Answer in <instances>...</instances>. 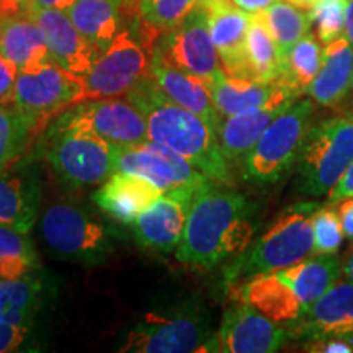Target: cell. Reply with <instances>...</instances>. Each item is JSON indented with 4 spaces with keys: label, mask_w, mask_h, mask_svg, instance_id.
I'll use <instances>...</instances> for the list:
<instances>
[{
    "label": "cell",
    "mask_w": 353,
    "mask_h": 353,
    "mask_svg": "<svg viewBox=\"0 0 353 353\" xmlns=\"http://www.w3.org/2000/svg\"><path fill=\"white\" fill-rule=\"evenodd\" d=\"M254 231L247 198L210 179L190 206L176 260L192 267H216L244 254Z\"/></svg>",
    "instance_id": "6da1fadb"
},
{
    "label": "cell",
    "mask_w": 353,
    "mask_h": 353,
    "mask_svg": "<svg viewBox=\"0 0 353 353\" xmlns=\"http://www.w3.org/2000/svg\"><path fill=\"white\" fill-rule=\"evenodd\" d=\"M125 97L143 113L149 139L180 154L211 180L231 185L229 162L221 151L214 128L172 101L152 74L141 79Z\"/></svg>",
    "instance_id": "7a4b0ae2"
},
{
    "label": "cell",
    "mask_w": 353,
    "mask_h": 353,
    "mask_svg": "<svg viewBox=\"0 0 353 353\" xmlns=\"http://www.w3.org/2000/svg\"><path fill=\"white\" fill-rule=\"evenodd\" d=\"M317 208L319 203L316 201L296 203L286 208L229 267V283L244 281L260 273L281 270L314 254L312 214Z\"/></svg>",
    "instance_id": "3957f363"
},
{
    "label": "cell",
    "mask_w": 353,
    "mask_h": 353,
    "mask_svg": "<svg viewBox=\"0 0 353 353\" xmlns=\"http://www.w3.org/2000/svg\"><path fill=\"white\" fill-rule=\"evenodd\" d=\"M312 100H294L265 130L242 161V176L254 183H275L298 162L311 130Z\"/></svg>",
    "instance_id": "277c9868"
},
{
    "label": "cell",
    "mask_w": 353,
    "mask_h": 353,
    "mask_svg": "<svg viewBox=\"0 0 353 353\" xmlns=\"http://www.w3.org/2000/svg\"><path fill=\"white\" fill-rule=\"evenodd\" d=\"M353 162V117H334L312 126L296 162L304 195H327Z\"/></svg>",
    "instance_id": "5b68a950"
},
{
    "label": "cell",
    "mask_w": 353,
    "mask_h": 353,
    "mask_svg": "<svg viewBox=\"0 0 353 353\" xmlns=\"http://www.w3.org/2000/svg\"><path fill=\"white\" fill-rule=\"evenodd\" d=\"M46 154L56 174L74 187L103 183L117 172L114 148L64 118H59Z\"/></svg>",
    "instance_id": "8992f818"
},
{
    "label": "cell",
    "mask_w": 353,
    "mask_h": 353,
    "mask_svg": "<svg viewBox=\"0 0 353 353\" xmlns=\"http://www.w3.org/2000/svg\"><path fill=\"white\" fill-rule=\"evenodd\" d=\"M85 99L83 79L52 61L19 70L13 107L28 117L38 131L65 110Z\"/></svg>",
    "instance_id": "52a82bcc"
},
{
    "label": "cell",
    "mask_w": 353,
    "mask_h": 353,
    "mask_svg": "<svg viewBox=\"0 0 353 353\" xmlns=\"http://www.w3.org/2000/svg\"><path fill=\"white\" fill-rule=\"evenodd\" d=\"M117 172L144 176L164 193L195 200L210 176L201 174L187 159L156 141H144L128 148H114Z\"/></svg>",
    "instance_id": "ba28073f"
},
{
    "label": "cell",
    "mask_w": 353,
    "mask_h": 353,
    "mask_svg": "<svg viewBox=\"0 0 353 353\" xmlns=\"http://www.w3.org/2000/svg\"><path fill=\"white\" fill-rule=\"evenodd\" d=\"M151 48L145 46L131 30H121L83 77V100L126 95L141 79L151 74Z\"/></svg>",
    "instance_id": "9c48e42d"
},
{
    "label": "cell",
    "mask_w": 353,
    "mask_h": 353,
    "mask_svg": "<svg viewBox=\"0 0 353 353\" xmlns=\"http://www.w3.org/2000/svg\"><path fill=\"white\" fill-rule=\"evenodd\" d=\"M152 59L201 77L206 82L224 74L211 38L208 12L201 2H198L182 23L159 37L154 44Z\"/></svg>",
    "instance_id": "30bf717a"
},
{
    "label": "cell",
    "mask_w": 353,
    "mask_h": 353,
    "mask_svg": "<svg viewBox=\"0 0 353 353\" xmlns=\"http://www.w3.org/2000/svg\"><path fill=\"white\" fill-rule=\"evenodd\" d=\"M41 232L52 252L63 259L99 262L108 250L100 221L74 203L57 201L44 211Z\"/></svg>",
    "instance_id": "8fae6325"
},
{
    "label": "cell",
    "mask_w": 353,
    "mask_h": 353,
    "mask_svg": "<svg viewBox=\"0 0 353 353\" xmlns=\"http://www.w3.org/2000/svg\"><path fill=\"white\" fill-rule=\"evenodd\" d=\"M121 352L188 353L218 352V341L210 337L203 321L190 314H148L126 334Z\"/></svg>",
    "instance_id": "7c38bea8"
},
{
    "label": "cell",
    "mask_w": 353,
    "mask_h": 353,
    "mask_svg": "<svg viewBox=\"0 0 353 353\" xmlns=\"http://www.w3.org/2000/svg\"><path fill=\"white\" fill-rule=\"evenodd\" d=\"M61 118L85 126L112 148H128L149 139L143 113L126 97L79 101Z\"/></svg>",
    "instance_id": "4fadbf2b"
},
{
    "label": "cell",
    "mask_w": 353,
    "mask_h": 353,
    "mask_svg": "<svg viewBox=\"0 0 353 353\" xmlns=\"http://www.w3.org/2000/svg\"><path fill=\"white\" fill-rule=\"evenodd\" d=\"M288 329L268 319L250 304L237 298L229 307L216 335L218 352L228 353H272L288 342Z\"/></svg>",
    "instance_id": "5bb4252c"
},
{
    "label": "cell",
    "mask_w": 353,
    "mask_h": 353,
    "mask_svg": "<svg viewBox=\"0 0 353 353\" xmlns=\"http://www.w3.org/2000/svg\"><path fill=\"white\" fill-rule=\"evenodd\" d=\"M290 337L307 341L353 335V281H337L306 309L296 321L290 322Z\"/></svg>",
    "instance_id": "9a60e30c"
},
{
    "label": "cell",
    "mask_w": 353,
    "mask_h": 353,
    "mask_svg": "<svg viewBox=\"0 0 353 353\" xmlns=\"http://www.w3.org/2000/svg\"><path fill=\"white\" fill-rule=\"evenodd\" d=\"M26 15L32 17L43 30L52 63L69 70L74 76L85 77L100 51L82 37L68 13L54 8H43Z\"/></svg>",
    "instance_id": "2e32d148"
},
{
    "label": "cell",
    "mask_w": 353,
    "mask_h": 353,
    "mask_svg": "<svg viewBox=\"0 0 353 353\" xmlns=\"http://www.w3.org/2000/svg\"><path fill=\"white\" fill-rule=\"evenodd\" d=\"M206 83H208L221 118L263 108L288 107L296 100V95L278 81L259 82L250 81V79L231 77L224 72Z\"/></svg>",
    "instance_id": "e0dca14e"
},
{
    "label": "cell",
    "mask_w": 353,
    "mask_h": 353,
    "mask_svg": "<svg viewBox=\"0 0 353 353\" xmlns=\"http://www.w3.org/2000/svg\"><path fill=\"white\" fill-rule=\"evenodd\" d=\"M208 12L210 32L224 72L247 79L245 39L252 13L234 6L232 0H200Z\"/></svg>",
    "instance_id": "ac0fdd59"
},
{
    "label": "cell",
    "mask_w": 353,
    "mask_h": 353,
    "mask_svg": "<svg viewBox=\"0 0 353 353\" xmlns=\"http://www.w3.org/2000/svg\"><path fill=\"white\" fill-rule=\"evenodd\" d=\"M236 298L250 304L278 324L296 321L307 309L298 286L281 270L247 278L237 288Z\"/></svg>",
    "instance_id": "d6986e66"
},
{
    "label": "cell",
    "mask_w": 353,
    "mask_h": 353,
    "mask_svg": "<svg viewBox=\"0 0 353 353\" xmlns=\"http://www.w3.org/2000/svg\"><path fill=\"white\" fill-rule=\"evenodd\" d=\"M192 203L188 198L164 193L132 223V232L138 244L162 252L176 249Z\"/></svg>",
    "instance_id": "ffe728a7"
},
{
    "label": "cell",
    "mask_w": 353,
    "mask_h": 353,
    "mask_svg": "<svg viewBox=\"0 0 353 353\" xmlns=\"http://www.w3.org/2000/svg\"><path fill=\"white\" fill-rule=\"evenodd\" d=\"M164 195L151 180L128 172H114L97 190L94 201L113 219L132 224L139 214L151 208Z\"/></svg>",
    "instance_id": "44dd1931"
},
{
    "label": "cell",
    "mask_w": 353,
    "mask_h": 353,
    "mask_svg": "<svg viewBox=\"0 0 353 353\" xmlns=\"http://www.w3.org/2000/svg\"><path fill=\"white\" fill-rule=\"evenodd\" d=\"M38 180L15 162L0 165V223L28 232L39 208Z\"/></svg>",
    "instance_id": "7402d4cb"
},
{
    "label": "cell",
    "mask_w": 353,
    "mask_h": 353,
    "mask_svg": "<svg viewBox=\"0 0 353 353\" xmlns=\"http://www.w3.org/2000/svg\"><path fill=\"white\" fill-rule=\"evenodd\" d=\"M353 88V46L345 34L327 43L322 50L319 74L307 94L316 103L334 107Z\"/></svg>",
    "instance_id": "603a6c76"
},
{
    "label": "cell",
    "mask_w": 353,
    "mask_h": 353,
    "mask_svg": "<svg viewBox=\"0 0 353 353\" xmlns=\"http://www.w3.org/2000/svg\"><path fill=\"white\" fill-rule=\"evenodd\" d=\"M151 74L156 79L157 85L162 88V92L172 101H175L180 107L190 110V112L196 113L203 120L208 121L214 128V131H218L221 114L216 110V105L206 81L156 59H152Z\"/></svg>",
    "instance_id": "cb8c5ba5"
},
{
    "label": "cell",
    "mask_w": 353,
    "mask_h": 353,
    "mask_svg": "<svg viewBox=\"0 0 353 353\" xmlns=\"http://www.w3.org/2000/svg\"><path fill=\"white\" fill-rule=\"evenodd\" d=\"M0 54L19 70L51 61L43 30L26 13L0 21Z\"/></svg>",
    "instance_id": "d4e9b609"
},
{
    "label": "cell",
    "mask_w": 353,
    "mask_h": 353,
    "mask_svg": "<svg viewBox=\"0 0 353 353\" xmlns=\"http://www.w3.org/2000/svg\"><path fill=\"white\" fill-rule=\"evenodd\" d=\"M285 108L286 107L263 108L221 118L216 134H218L221 151L228 162L244 161L247 154L252 151L257 141L262 138L265 130Z\"/></svg>",
    "instance_id": "484cf974"
},
{
    "label": "cell",
    "mask_w": 353,
    "mask_h": 353,
    "mask_svg": "<svg viewBox=\"0 0 353 353\" xmlns=\"http://www.w3.org/2000/svg\"><path fill=\"white\" fill-rule=\"evenodd\" d=\"M64 12L100 52L121 32V0H77Z\"/></svg>",
    "instance_id": "4316f807"
},
{
    "label": "cell",
    "mask_w": 353,
    "mask_h": 353,
    "mask_svg": "<svg viewBox=\"0 0 353 353\" xmlns=\"http://www.w3.org/2000/svg\"><path fill=\"white\" fill-rule=\"evenodd\" d=\"M322 48L314 34H306L281 57V72L278 82L288 87L294 95L307 94L309 87L319 74Z\"/></svg>",
    "instance_id": "83f0119b"
},
{
    "label": "cell",
    "mask_w": 353,
    "mask_h": 353,
    "mask_svg": "<svg viewBox=\"0 0 353 353\" xmlns=\"http://www.w3.org/2000/svg\"><path fill=\"white\" fill-rule=\"evenodd\" d=\"M245 72L247 79L259 82H275L281 72L280 50L254 13L245 39Z\"/></svg>",
    "instance_id": "f1b7e54d"
},
{
    "label": "cell",
    "mask_w": 353,
    "mask_h": 353,
    "mask_svg": "<svg viewBox=\"0 0 353 353\" xmlns=\"http://www.w3.org/2000/svg\"><path fill=\"white\" fill-rule=\"evenodd\" d=\"M43 286L37 278L25 275L0 280V317L28 327L41 304Z\"/></svg>",
    "instance_id": "f546056e"
},
{
    "label": "cell",
    "mask_w": 353,
    "mask_h": 353,
    "mask_svg": "<svg viewBox=\"0 0 353 353\" xmlns=\"http://www.w3.org/2000/svg\"><path fill=\"white\" fill-rule=\"evenodd\" d=\"M254 15L267 26V30L275 39L281 57L299 39L306 37L309 26H311L309 13H304L303 8H298L290 2H281V0H278V2L262 12L254 13Z\"/></svg>",
    "instance_id": "4dcf8cb0"
},
{
    "label": "cell",
    "mask_w": 353,
    "mask_h": 353,
    "mask_svg": "<svg viewBox=\"0 0 353 353\" xmlns=\"http://www.w3.org/2000/svg\"><path fill=\"white\" fill-rule=\"evenodd\" d=\"M34 263L37 252L26 232L0 223V280L28 275Z\"/></svg>",
    "instance_id": "1f68e13d"
},
{
    "label": "cell",
    "mask_w": 353,
    "mask_h": 353,
    "mask_svg": "<svg viewBox=\"0 0 353 353\" xmlns=\"http://www.w3.org/2000/svg\"><path fill=\"white\" fill-rule=\"evenodd\" d=\"M37 132V125L13 105H0V165L19 161Z\"/></svg>",
    "instance_id": "d6a6232c"
},
{
    "label": "cell",
    "mask_w": 353,
    "mask_h": 353,
    "mask_svg": "<svg viewBox=\"0 0 353 353\" xmlns=\"http://www.w3.org/2000/svg\"><path fill=\"white\" fill-rule=\"evenodd\" d=\"M200 0H138V20L154 37L174 30Z\"/></svg>",
    "instance_id": "836d02e7"
},
{
    "label": "cell",
    "mask_w": 353,
    "mask_h": 353,
    "mask_svg": "<svg viewBox=\"0 0 353 353\" xmlns=\"http://www.w3.org/2000/svg\"><path fill=\"white\" fill-rule=\"evenodd\" d=\"M312 234H314L316 255L337 254L345 234L335 206H319L316 210V213L312 214Z\"/></svg>",
    "instance_id": "e575fe53"
},
{
    "label": "cell",
    "mask_w": 353,
    "mask_h": 353,
    "mask_svg": "<svg viewBox=\"0 0 353 353\" xmlns=\"http://www.w3.org/2000/svg\"><path fill=\"white\" fill-rule=\"evenodd\" d=\"M347 0H317L309 10V20L314 25L321 43L327 44L345 32Z\"/></svg>",
    "instance_id": "d590c367"
},
{
    "label": "cell",
    "mask_w": 353,
    "mask_h": 353,
    "mask_svg": "<svg viewBox=\"0 0 353 353\" xmlns=\"http://www.w3.org/2000/svg\"><path fill=\"white\" fill-rule=\"evenodd\" d=\"M30 329L0 317V353L15 352L25 342Z\"/></svg>",
    "instance_id": "8d00e7d4"
},
{
    "label": "cell",
    "mask_w": 353,
    "mask_h": 353,
    "mask_svg": "<svg viewBox=\"0 0 353 353\" xmlns=\"http://www.w3.org/2000/svg\"><path fill=\"white\" fill-rule=\"evenodd\" d=\"M19 68L0 54V105H12Z\"/></svg>",
    "instance_id": "74e56055"
},
{
    "label": "cell",
    "mask_w": 353,
    "mask_h": 353,
    "mask_svg": "<svg viewBox=\"0 0 353 353\" xmlns=\"http://www.w3.org/2000/svg\"><path fill=\"white\" fill-rule=\"evenodd\" d=\"M307 352L321 353H350L353 352V337H325L307 342Z\"/></svg>",
    "instance_id": "f35d334b"
},
{
    "label": "cell",
    "mask_w": 353,
    "mask_h": 353,
    "mask_svg": "<svg viewBox=\"0 0 353 353\" xmlns=\"http://www.w3.org/2000/svg\"><path fill=\"white\" fill-rule=\"evenodd\" d=\"M335 210H337L339 218H341L343 234L348 241L353 242V196L341 198L335 203Z\"/></svg>",
    "instance_id": "ab89813d"
},
{
    "label": "cell",
    "mask_w": 353,
    "mask_h": 353,
    "mask_svg": "<svg viewBox=\"0 0 353 353\" xmlns=\"http://www.w3.org/2000/svg\"><path fill=\"white\" fill-rule=\"evenodd\" d=\"M329 201H337L341 198L353 196V162L347 167V170L343 172L337 183L334 185L332 190L327 193Z\"/></svg>",
    "instance_id": "60d3db41"
},
{
    "label": "cell",
    "mask_w": 353,
    "mask_h": 353,
    "mask_svg": "<svg viewBox=\"0 0 353 353\" xmlns=\"http://www.w3.org/2000/svg\"><path fill=\"white\" fill-rule=\"evenodd\" d=\"M77 0H30V6L26 13L34 10H43V8H54V10H68V8L76 3Z\"/></svg>",
    "instance_id": "b9f144b4"
},
{
    "label": "cell",
    "mask_w": 353,
    "mask_h": 353,
    "mask_svg": "<svg viewBox=\"0 0 353 353\" xmlns=\"http://www.w3.org/2000/svg\"><path fill=\"white\" fill-rule=\"evenodd\" d=\"M278 0H232L234 6H237L247 13H257L268 8Z\"/></svg>",
    "instance_id": "7bdbcfd3"
},
{
    "label": "cell",
    "mask_w": 353,
    "mask_h": 353,
    "mask_svg": "<svg viewBox=\"0 0 353 353\" xmlns=\"http://www.w3.org/2000/svg\"><path fill=\"white\" fill-rule=\"evenodd\" d=\"M21 13H26V10L19 0H0V21Z\"/></svg>",
    "instance_id": "ee69618b"
},
{
    "label": "cell",
    "mask_w": 353,
    "mask_h": 353,
    "mask_svg": "<svg viewBox=\"0 0 353 353\" xmlns=\"http://www.w3.org/2000/svg\"><path fill=\"white\" fill-rule=\"evenodd\" d=\"M345 34L348 41L353 46V0H347V10H345Z\"/></svg>",
    "instance_id": "f6af8a7d"
},
{
    "label": "cell",
    "mask_w": 353,
    "mask_h": 353,
    "mask_svg": "<svg viewBox=\"0 0 353 353\" xmlns=\"http://www.w3.org/2000/svg\"><path fill=\"white\" fill-rule=\"evenodd\" d=\"M288 2L296 6L298 8H303V10H311L317 3V0H288Z\"/></svg>",
    "instance_id": "bcb514c9"
},
{
    "label": "cell",
    "mask_w": 353,
    "mask_h": 353,
    "mask_svg": "<svg viewBox=\"0 0 353 353\" xmlns=\"http://www.w3.org/2000/svg\"><path fill=\"white\" fill-rule=\"evenodd\" d=\"M343 273H345L348 281H353V252L350 254V257L347 259L345 265H343Z\"/></svg>",
    "instance_id": "7dc6e473"
},
{
    "label": "cell",
    "mask_w": 353,
    "mask_h": 353,
    "mask_svg": "<svg viewBox=\"0 0 353 353\" xmlns=\"http://www.w3.org/2000/svg\"><path fill=\"white\" fill-rule=\"evenodd\" d=\"M21 6L25 7V10H28V6H30V0H19Z\"/></svg>",
    "instance_id": "c3c4849f"
},
{
    "label": "cell",
    "mask_w": 353,
    "mask_h": 353,
    "mask_svg": "<svg viewBox=\"0 0 353 353\" xmlns=\"http://www.w3.org/2000/svg\"><path fill=\"white\" fill-rule=\"evenodd\" d=\"M352 337H353V335H352Z\"/></svg>",
    "instance_id": "681fc988"
}]
</instances>
